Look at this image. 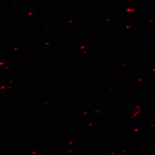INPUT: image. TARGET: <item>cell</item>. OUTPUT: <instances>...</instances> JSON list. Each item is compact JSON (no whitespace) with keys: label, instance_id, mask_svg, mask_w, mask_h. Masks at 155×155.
Wrapping results in <instances>:
<instances>
[]
</instances>
